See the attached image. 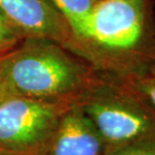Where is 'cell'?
Here are the masks:
<instances>
[{
	"label": "cell",
	"mask_w": 155,
	"mask_h": 155,
	"mask_svg": "<svg viewBox=\"0 0 155 155\" xmlns=\"http://www.w3.org/2000/svg\"><path fill=\"white\" fill-rule=\"evenodd\" d=\"M6 94L76 105L96 84L89 73L61 51L35 48L0 61Z\"/></svg>",
	"instance_id": "cell-1"
},
{
	"label": "cell",
	"mask_w": 155,
	"mask_h": 155,
	"mask_svg": "<svg viewBox=\"0 0 155 155\" xmlns=\"http://www.w3.org/2000/svg\"><path fill=\"white\" fill-rule=\"evenodd\" d=\"M97 84L76 104L91 120L104 150L155 138V110L123 82L97 92Z\"/></svg>",
	"instance_id": "cell-2"
},
{
	"label": "cell",
	"mask_w": 155,
	"mask_h": 155,
	"mask_svg": "<svg viewBox=\"0 0 155 155\" xmlns=\"http://www.w3.org/2000/svg\"><path fill=\"white\" fill-rule=\"evenodd\" d=\"M74 104L9 96L0 100V153L43 155Z\"/></svg>",
	"instance_id": "cell-3"
},
{
	"label": "cell",
	"mask_w": 155,
	"mask_h": 155,
	"mask_svg": "<svg viewBox=\"0 0 155 155\" xmlns=\"http://www.w3.org/2000/svg\"><path fill=\"white\" fill-rule=\"evenodd\" d=\"M144 21V0H98L78 36L126 52L141 40Z\"/></svg>",
	"instance_id": "cell-4"
},
{
	"label": "cell",
	"mask_w": 155,
	"mask_h": 155,
	"mask_svg": "<svg viewBox=\"0 0 155 155\" xmlns=\"http://www.w3.org/2000/svg\"><path fill=\"white\" fill-rule=\"evenodd\" d=\"M0 11L13 26L39 38L64 39L66 19L48 0H0Z\"/></svg>",
	"instance_id": "cell-5"
},
{
	"label": "cell",
	"mask_w": 155,
	"mask_h": 155,
	"mask_svg": "<svg viewBox=\"0 0 155 155\" xmlns=\"http://www.w3.org/2000/svg\"><path fill=\"white\" fill-rule=\"evenodd\" d=\"M100 135L82 109L73 105L60 121L43 155H103Z\"/></svg>",
	"instance_id": "cell-6"
},
{
	"label": "cell",
	"mask_w": 155,
	"mask_h": 155,
	"mask_svg": "<svg viewBox=\"0 0 155 155\" xmlns=\"http://www.w3.org/2000/svg\"><path fill=\"white\" fill-rule=\"evenodd\" d=\"M124 83L138 93L155 110V58H149L120 77Z\"/></svg>",
	"instance_id": "cell-7"
},
{
	"label": "cell",
	"mask_w": 155,
	"mask_h": 155,
	"mask_svg": "<svg viewBox=\"0 0 155 155\" xmlns=\"http://www.w3.org/2000/svg\"><path fill=\"white\" fill-rule=\"evenodd\" d=\"M67 20L71 30L79 35L98 0H48Z\"/></svg>",
	"instance_id": "cell-8"
},
{
	"label": "cell",
	"mask_w": 155,
	"mask_h": 155,
	"mask_svg": "<svg viewBox=\"0 0 155 155\" xmlns=\"http://www.w3.org/2000/svg\"><path fill=\"white\" fill-rule=\"evenodd\" d=\"M103 155H155V138L106 149Z\"/></svg>",
	"instance_id": "cell-9"
},
{
	"label": "cell",
	"mask_w": 155,
	"mask_h": 155,
	"mask_svg": "<svg viewBox=\"0 0 155 155\" xmlns=\"http://www.w3.org/2000/svg\"><path fill=\"white\" fill-rule=\"evenodd\" d=\"M13 39H15L14 26L0 11V45H7Z\"/></svg>",
	"instance_id": "cell-10"
},
{
	"label": "cell",
	"mask_w": 155,
	"mask_h": 155,
	"mask_svg": "<svg viewBox=\"0 0 155 155\" xmlns=\"http://www.w3.org/2000/svg\"><path fill=\"white\" fill-rule=\"evenodd\" d=\"M6 97H8V96H7V94H6L4 85H3V82H2L1 74H0V100L3 99V98H6Z\"/></svg>",
	"instance_id": "cell-11"
},
{
	"label": "cell",
	"mask_w": 155,
	"mask_h": 155,
	"mask_svg": "<svg viewBox=\"0 0 155 155\" xmlns=\"http://www.w3.org/2000/svg\"><path fill=\"white\" fill-rule=\"evenodd\" d=\"M0 155H9V154H5V153H0Z\"/></svg>",
	"instance_id": "cell-12"
}]
</instances>
